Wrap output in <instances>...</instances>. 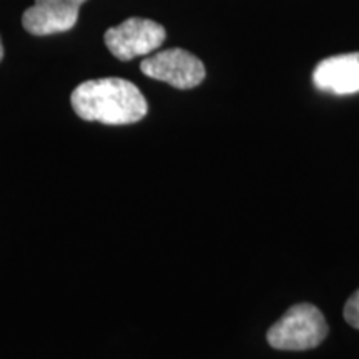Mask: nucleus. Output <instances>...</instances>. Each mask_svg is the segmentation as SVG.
Returning a JSON list of instances; mask_svg holds the SVG:
<instances>
[{
    "label": "nucleus",
    "mask_w": 359,
    "mask_h": 359,
    "mask_svg": "<svg viewBox=\"0 0 359 359\" xmlns=\"http://www.w3.org/2000/svg\"><path fill=\"white\" fill-rule=\"evenodd\" d=\"M167 32L160 24L150 19H132L111 27L105 32V45L118 60H132L135 57L148 55L165 42Z\"/></svg>",
    "instance_id": "nucleus-3"
},
{
    "label": "nucleus",
    "mask_w": 359,
    "mask_h": 359,
    "mask_svg": "<svg viewBox=\"0 0 359 359\" xmlns=\"http://www.w3.org/2000/svg\"><path fill=\"white\" fill-rule=\"evenodd\" d=\"M4 58V47H2V40H0V62H2Z\"/></svg>",
    "instance_id": "nucleus-8"
},
{
    "label": "nucleus",
    "mask_w": 359,
    "mask_h": 359,
    "mask_svg": "<svg viewBox=\"0 0 359 359\" xmlns=\"http://www.w3.org/2000/svg\"><path fill=\"white\" fill-rule=\"evenodd\" d=\"M70 100L80 118L105 125L137 123L148 111L145 97L137 85L115 77L80 83Z\"/></svg>",
    "instance_id": "nucleus-1"
},
{
    "label": "nucleus",
    "mask_w": 359,
    "mask_h": 359,
    "mask_svg": "<svg viewBox=\"0 0 359 359\" xmlns=\"http://www.w3.org/2000/svg\"><path fill=\"white\" fill-rule=\"evenodd\" d=\"M314 87L334 95L359 93V52L327 57L313 72Z\"/></svg>",
    "instance_id": "nucleus-6"
},
{
    "label": "nucleus",
    "mask_w": 359,
    "mask_h": 359,
    "mask_svg": "<svg viewBox=\"0 0 359 359\" xmlns=\"http://www.w3.org/2000/svg\"><path fill=\"white\" fill-rule=\"evenodd\" d=\"M327 331L325 314L311 303H299L269 327L266 339L269 346L280 351H308L320 346Z\"/></svg>",
    "instance_id": "nucleus-2"
},
{
    "label": "nucleus",
    "mask_w": 359,
    "mask_h": 359,
    "mask_svg": "<svg viewBox=\"0 0 359 359\" xmlns=\"http://www.w3.org/2000/svg\"><path fill=\"white\" fill-rule=\"evenodd\" d=\"M87 0H35L22 17L25 30L32 35H53L74 29L80 7Z\"/></svg>",
    "instance_id": "nucleus-5"
},
{
    "label": "nucleus",
    "mask_w": 359,
    "mask_h": 359,
    "mask_svg": "<svg viewBox=\"0 0 359 359\" xmlns=\"http://www.w3.org/2000/svg\"><path fill=\"white\" fill-rule=\"evenodd\" d=\"M343 314L349 326L359 330V290H356L351 296H349L346 304H344Z\"/></svg>",
    "instance_id": "nucleus-7"
},
{
    "label": "nucleus",
    "mask_w": 359,
    "mask_h": 359,
    "mask_svg": "<svg viewBox=\"0 0 359 359\" xmlns=\"http://www.w3.org/2000/svg\"><path fill=\"white\" fill-rule=\"evenodd\" d=\"M140 69L147 77L180 90L198 87L206 75L203 62L183 48H168L147 57Z\"/></svg>",
    "instance_id": "nucleus-4"
}]
</instances>
